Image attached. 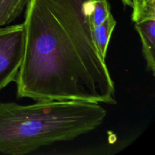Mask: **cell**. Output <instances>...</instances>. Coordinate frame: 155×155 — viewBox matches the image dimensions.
I'll list each match as a JSON object with an SVG mask.
<instances>
[{
    "instance_id": "3",
    "label": "cell",
    "mask_w": 155,
    "mask_h": 155,
    "mask_svg": "<svg viewBox=\"0 0 155 155\" xmlns=\"http://www.w3.org/2000/svg\"><path fill=\"white\" fill-rule=\"evenodd\" d=\"M24 23L0 27V91L16 80L24 58Z\"/></svg>"
},
{
    "instance_id": "5",
    "label": "cell",
    "mask_w": 155,
    "mask_h": 155,
    "mask_svg": "<svg viewBox=\"0 0 155 155\" xmlns=\"http://www.w3.org/2000/svg\"><path fill=\"white\" fill-rule=\"evenodd\" d=\"M116 25V20L114 18L113 15L110 13L101 24L92 29L95 43L98 48L100 56L104 61L107 56V51L110 37Z\"/></svg>"
},
{
    "instance_id": "4",
    "label": "cell",
    "mask_w": 155,
    "mask_h": 155,
    "mask_svg": "<svg viewBox=\"0 0 155 155\" xmlns=\"http://www.w3.org/2000/svg\"><path fill=\"white\" fill-rule=\"evenodd\" d=\"M140 36L142 54L146 61L147 69L155 74V19H148L135 24Z\"/></svg>"
},
{
    "instance_id": "1",
    "label": "cell",
    "mask_w": 155,
    "mask_h": 155,
    "mask_svg": "<svg viewBox=\"0 0 155 155\" xmlns=\"http://www.w3.org/2000/svg\"><path fill=\"white\" fill-rule=\"evenodd\" d=\"M93 0H30L17 96L115 104V86L93 38Z\"/></svg>"
},
{
    "instance_id": "8",
    "label": "cell",
    "mask_w": 155,
    "mask_h": 155,
    "mask_svg": "<svg viewBox=\"0 0 155 155\" xmlns=\"http://www.w3.org/2000/svg\"><path fill=\"white\" fill-rule=\"evenodd\" d=\"M110 14V5L107 0H93L90 14L92 29L101 24Z\"/></svg>"
},
{
    "instance_id": "7",
    "label": "cell",
    "mask_w": 155,
    "mask_h": 155,
    "mask_svg": "<svg viewBox=\"0 0 155 155\" xmlns=\"http://www.w3.org/2000/svg\"><path fill=\"white\" fill-rule=\"evenodd\" d=\"M132 21L134 24L148 19H155V0H132Z\"/></svg>"
},
{
    "instance_id": "2",
    "label": "cell",
    "mask_w": 155,
    "mask_h": 155,
    "mask_svg": "<svg viewBox=\"0 0 155 155\" xmlns=\"http://www.w3.org/2000/svg\"><path fill=\"white\" fill-rule=\"evenodd\" d=\"M106 116L100 104L82 101L0 102V153L24 155L73 140L100 127Z\"/></svg>"
},
{
    "instance_id": "9",
    "label": "cell",
    "mask_w": 155,
    "mask_h": 155,
    "mask_svg": "<svg viewBox=\"0 0 155 155\" xmlns=\"http://www.w3.org/2000/svg\"><path fill=\"white\" fill-rule=\"evenodd\" d=\"M121 2H122L123 5H124V6H130V7H132V6H133L132 0H121Z\"/></svg>"
},
{
    "instance_id": "6",
    "label": "cell",
    "mask_w": 155,
    "mask_h": 155,
    "mask_svg": "<svg viewBox=\"0 0 155 155\" xmlns=\"http://www.w3.org/2000/svg\"><path fill=\"white\" fill-rule=\"evenodd\" d=\"M30 0H0V27L8 25L25 11Z\"/></svg>"
}]
</instances>
